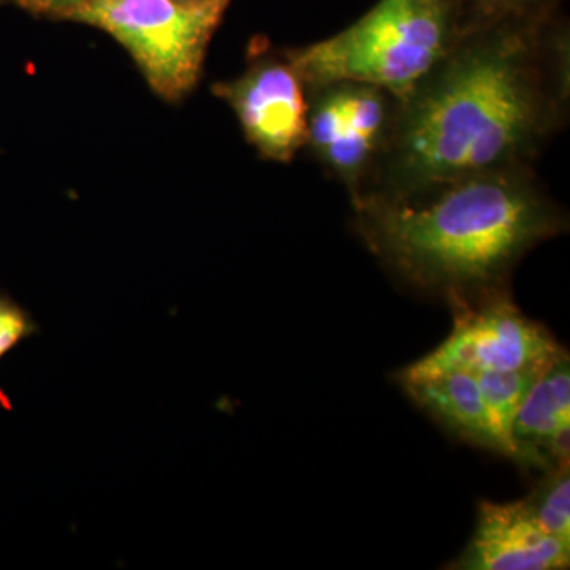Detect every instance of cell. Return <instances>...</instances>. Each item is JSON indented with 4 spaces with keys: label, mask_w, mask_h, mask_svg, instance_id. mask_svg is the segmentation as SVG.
<instances>
[{
    "label": "cell",
    "mask_w": 570,
    "mask_h": 570,
    "mask_svg": "<svg viewBox=\"0 0 570 570\" xmlns=\"http://www.w3.org/2000/svg\"><path fill=\"white\" fill-rule=\"evenodd\" d=\"M551 105L527 29H490L450 48L403 100L385 193L414 198L468 176L515 167L549 129Z\"/></svg>",
    "instance_id": "obj_1"
},
{
    "label": "cell",
    "mask_w": 570,
    "mask_h": 570,
    "mask_svg": "<svg viewBox=\"0 0 570 570\" xmlns=\"http://www.w3.org/2000/svg\"><path fill=\"white\" fill-rule=\"evenodd\" d=\"M363 242L419 291L452 303L508 287L513 265L564 219L517 167L414 198H355Z\"/></svg>",
    "instance_id": "obj_2"
},
{
    "label": "cell",
    "mask_w": 570,
    "mask_h": 570,
    "mask_svg": "<svg viewBox=\"0 0 570 570\" xmlns=\"http://www.w3.org/2000/svg\"><path fill=\"white\" fill-rule=\"evenodd\" d=\"M448 0H379L347 29L285 58L305 85L358 82L403 102L452 48Z\"/></svg>",
    "instance_id": "obj_3"
},
{
    "label": "cell",
    "mask_w": 570,
    "mask_h": 570,
    "mask_svg": "<svg viewBox=\"0 0 570 570\" xmlns=\"http://www.w3.org/2000/svg\"><path fill=\"white\" fill-rule=\"evenodd\" d=\"M227 2L94 0L66 21L92 26L129 52L154 94L181 102L198 85Z\"/></svg>",
    "instance_id": "obj_4"
},
{
    "label": "cell",
    "mask_w": 570,
    "mask_h": 570,
    "mask_svg": "<svg viewBox=\"0 0 570 570\" xmlns=\"http://www.w3.org/2000/svg\"><path fill=\"white\" fill-rule=\"evenodd\" d=\"M453 330L433 352L404 367L397 382L442 373L480 374L542 366L562 351L546 326L521 313L509 287L449 305Z\"/></svg>",
    "instance_id": "obj_5"
},
{
    "label": "cell",
    "mask_w": 570,
    "mask_h": 570,
    "mask_svg": "<svg viewBox=\"0 0 570 570\" xmlns=\"http://www.w3.org/2000/svg\"><path fill=\"white\" fill-rule=\"evenodd\" d=\"M246 140L265 159L291 163L307 141L305 81L287 58L262 56L235 80L214 86Z\"/></svg>",
    "instance_id": "obj_6"
},
{
    "label": "cell",
    "mask_w": 570,
    "mask_h": 570,
    "mask_svg": "<svg viewBox=\"0 0 570 570\" xmlns=\"http://www.w3.org/2000/svg\"><path fill=\"white\" fill-rule=\"evenodd\" d=\"M570 543L540 530L523 502L479 504L474 534L452 570L568 569Z\"/></svg>",
    "instance_id": "obj_7"
},
{
    "label": "cell",
    "mask_w": 570,
    "mask_h": 570,
    "mask_svg": "<svg viewBox=\"0 0 570 570\" xmlns=\"http://www.w3.org/2000/svg\"><path fill=\"white\" fill-rule=\"evenodd\" d=\"M513 463L524 469L569 464L570 358L562 348L547 363L513 420Z\"/></svg>",
    "instance_id": "obj_8"
},
{
    "label": "cell",
    "mask_w": 570,
    "mask_h": 570,
    "mask_svg": "<svg viewBox=\"0 0 570 570\" xmlns=\"http://www.w3.org/2000/svg\"><path fill=\"white\" fill-rule=\"evenodd\" d=\"M407 396L448 433L489 452L505 456V449L491 426L489 412L474 374L453 373L400 381Z\"/></svg>",
    "instance_id": "obj_9"
},
{
    "label": "cell",
    "mask_w": 570,
    "mask_h": 570,
    "mask_svg": "<svg viewBox=\"0 0 570 570\" xmlns=\"http://www.w3.org/2000/svg\"><path fill=\"white\" fill-rule=\"evenodd\" d=\"M546 366L547 363L542 366L524 367V370L475 374L491 426L504 445L505 459H513L512 439H510L513 420Z\"/></svg>",
    "instance_id": "obj_10"
},
{
    "label": "cell",
    "mask_w": 570,
    "mask_h": 570,
    "mask_svg": "<svg viewBox=\"0 0 570 570\" xmlns=\"http://www.w3.org/2000/svg\"><path fill=\"white\" fill-rule=\"evenodd\" d=\"M521 502L540 530L570 543L569 464H558L542 471V478Z\"/></svg>",
    "instance_id": "obj_11"
},
{
    "label": "cell",
    "mask_w": 570,
    "mask_h": 570,
    "mask_svg": "<svg viewBox=\"0 0 570 570\" xmlns=\"http://www.w3.org/2000/svg\"><path fill=\"white\" fill-rule=\"evenodd\" d=\"M335 89L347 129L379 142L387 126V92L358 82H341Z\"/></svg>",
    "instance_id": "obj_12"
},
{
    "label": "cell",
    "mask_w": 570,
    "mask_h": 570,
    "mask_svg": "<svg viewBox=\"0 0 570 570\" xmlns=\"http://www.w3.org/2000/svg\"><path fill=\"white\" fill-rule=\"evenodd\" d=\"M377 141L371 140L365 135L346 129L332 145L326 146L321 153L326 167L335 170V174L343 178L348 186L356 190L362 171L365 170L367 163L376 151Z\"/></svg>",
    "instance_id": "obj_13"
},
{
    "label": "cell",
    "mask_w": 570,
    "mask_h": 570,
    "mask_svg": "<svg viewBox=\"0 0 570 570\" xmlns=\"http://www.w3.org/2000/svg\"><path fill=\"white\" fill-rule=\"evenodd\" d=\"M324 89H330V91L317 100L313 110L307 112L306 142H311L316 153H321L326 146L332 145L347 129L335 86Z\"/></svg>",
    "instance_id": "obj_14"
},
{
    "label": "cell",
    "mask_w": 570,
    "mask_h": 570,
    "mask_svg": "<svg viewBox=\"0 0 570 570\" xmlns=\"http://www.w3.org/2000/svg\"><path fill=\"white\" fill-rule=\"evenodd\" d=\"M37 332L39 326L31 314L20 303L0 292V360Z\"/></svg>",
    "instance_id": "obj_15"
},
{
    "label": "cell",
    "mask_w": 570,
    "mask_h": 570,
    "mask_svg": "<svg viewBox=\"0 0 570 570\" xmlns=\"http://www.w3.org/2000/svg\"><path fill=\"white\" fill-rule=\"evenodd\" d=\"M89 2H94V0H32L28 11L33 14H41V17L66 20L70 11L80 9Z\"/></svg>",
    "instance_id": "obj_16"
},
{
    "label": "cell",
    "mask_w": 570,
    "mask_h": 570,
    "mask_svg": "<svg viewBox=\"0 0 570 570\" xmlns=\"http://www.w3.org/2000/svg\"><path fill=\"white\" fill-rule=\"evenodd\" d=\"M527 0H479L480 9L485 14L501 13L502 10L512 9Z\"/></svg>",
    "instance_id": "obj_17"
},
{
    "label": "cell",
    "mask_w": 570,
    "mask_h": 570,
    "mask_svg": "<svg viewBox=\"0 0 570 570\" xmlns=\"http://www.w3.org/2000/svg\"><path fill=\"white\" fill-rule=\"evenodd\" d=\"M11 2L17 3V6L22 7L24 10H29V7H31L32 0H11Z\"/></svg>",
    "instance_id": "obj_18"
},
{
    "label": "cell",
    "mask_w": 570,
    "mask_h": 570,
    "mask_svg": "<svg viewBox=\"0 0 570 570\" xmlns=\"http://www.w3.org/2000/svg\"><path fill=\"white\" fill-rule=\"evenodd\" d=\"M189 2H227V3H230V0H189Z\"/></svg>",
    "instance_id": "obj_19"
},
{
    "label": "cell",
    "mask_w": 570,
    "mask_h": 570,
    "mask_svg": "<svg viewBox=\"0 0 570 570\" xmlns=\"http://www.w3.org/2000/svg\"><path fill=\"white\" fill-rule=\"evenodd\" d=\"M449 3H452V2H460V0H448Z\"/></svg>",
    "instance_id": "obj_20"
}]
</instances>
